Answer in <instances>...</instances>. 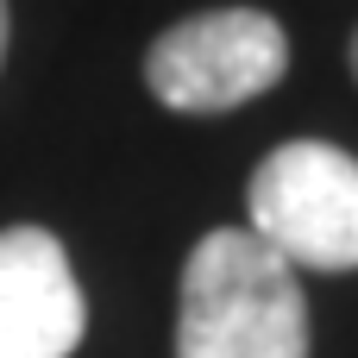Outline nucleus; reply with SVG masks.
Masks as SVG:
<instances>
[{"instance_id": "obj_1", "label": "nucleus", "mask_w": 358, "mask_h": 358, "mask_svg": "<svg viewBox=\"0 0 358 358\" xmlns=\"http://www.w3.org/2000/svg\"><path fill=\"white\" fill-rule=\"evenodd\" d=\"M176 358H308V296L252 227L208 233L182 264Z\"/></svg>"}, {"instance_id": "obj_2", "label": "nucleus", "mask_w": 358, "mask_h": 358, "mask_svg": "<svg viewBox=\"0 0 358 358\" xmlns=\"http://www.w3.org/2000/svg\"><path fill=\"white\" fill-rule=\"evenodd\" d=\"M252 233L296 271H358V157L327 138L277 145L252 176Z\"/></svg>"}, {"instance_id": "obj_3", "label": "nucleus", "mask_w": 358, "mask_h": 358, "mask_svg": "<svg viewBox=\"0 0 358 358\" xmlns=\"http://www.w3.org/2000/svg\"><path fill=\"white\" fill-rule=\"evenodd\" d=\"M289 69V38L258 6H214L170 25L145 50V82L176 113H233L277 88Z\"/></svg>"}, {"instance_id": "obj_4", "label": "nucleus", "mask_w": 358, "mask_h": 358, "mask_svg": "<svg viewBox=\"0 0 358 358\" xmlns=\"http://www.w3.org/2000/svg\"><path fill=\"white\" fill-rule=\"evenodd\" d=\"M88 302L69 252L44 227L0 233V358H69L82 346Z\"/></svg>"}, {"instance_id": "obj_5", "label": "nucleus", "mask_w": 358, "mask_h": 358, "mask_svg": "<svg viewBox=\"0 0 358 358\" xmlns=\"http://www.w3.org/2000/svg\"><path fill=\"white\" fill-rule=\"evenodd\" d=\"M0 57H6V0H0Z\"/></svg>"}, {"instance_id": "obj_6", "label": "nucleus", "mask_w": 358, "mask_h": 358, "mask_svg": "<svg viewBox=\"0 0 358 358\" xmlns=\"http://www.w3.org/2000/svg\"><path fill=\"white\" fill-rule=\"evenodd\" d=\"M352 76H358V31H352Z\"/></svg>"}]
</instances>
